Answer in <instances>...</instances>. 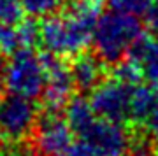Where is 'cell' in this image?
Returning <instances> with one entry per match:
<instances>
[{"instance_id":"obj_1","label":"cell","mask_w":158,"mask_h":156,"mask_svg":"<svg viewBox=\"0 0 158 156\" xmlns=\"http://www.w3.org/2000/svg\"><path fill=\"white\" fill-rule=\"evenodd\" d=\"M142 35V23L139 16L128 12L111 11L102 14L93 28L91 44L95 55L106 65H114L123 60L132 46Z\"/></svg>"},{"instance_id":"obj_2","label":"cell","mask_w":158,"mask_h":156,"mask_svg":"<svg viewBox=\"0 0 158 156\" xmlns=\"http://www.w3.org/2000/svg\"><path fill=\"white\" fill-rule=\"evenodd\" d=\"M93 28L86 21L72 16L65 9L42 18L39 23V44L53 56L72 60L91 44Z\"/></svg>"},{"instance_id":"obj_3","label":"cell","mask_w":158,"mask_h":156,"mask_svg":"<svg viewBox=\"0 0 158 156\" xmlns=\"http://www.w3.org/2000/svg\"><path fill=\"white\" fill-rule=\"evenodd\" d=\"M46 63L42 53L35 49H19L6 60L2 68V86L7 93L37 100L46 88Z\"/></svg>"},{"instance_id":"obj_4","label":"cell","mask_w":158,"mask_h":156,"mask_svg":"<svg viewBox=\"0 0 158 156\" xmlns=\"http://www.w3.org/2000/svg\"><path fill=\"white\" fill-rule=\"evenodd\" d=\"M137 83H127L116 77L114 74L106 76L95 88L90 91V104L97 116L119 123L130 125L132 116V93Z\"/></svg>"},{"instance_id":"obj_5","label":"cell","mask_w":158,"mask_h":156,"mask_svg":"<svg viewBox=\"0 0 158 156\" xmlns=\"http://www.w3.org/2000/svg\"><path fill=\"white\" fill-rule=\"evenodd\" d=\"M39 107L32 98L14 93L0 95V135L11 144H21L34 132Z\"/></svg>"},{"instance_id":"obj_6","label":"cell","mask_w":158,"mask_h":156,"mask_svg":"<svg viewBox=\"0 0 158 156\" xmlns=\"http://www.w3.org/2000/svg\"><path fill=\"white\" fill-rule=\"evenodd\" d=\"M30 139L37 156H65L74 144V132L60 111L44 109V114L37 117Z\"/></svg>"},{"instance_id":"obj_7","label":"cell","mask_w":158,"mask_h":156,"mask_svg":"<svg viewBox=\"0 0 158 156\" xmlns=\"http://www.w3.org/2000/svg\"><path fill=\"white\" fill-rule=\"evenodd\" d=\"M46 63V88L42 93V104L48 111H62L67 105V102L74 96L76 84L70 72V63L67 60L53 56L49 53H42Z\"/></svg>"},{"instance_id":"obj_8","label":"cell","mask_w":158,"mask_h":156,"mask_svg":"<svg viewBox=\"0 0 158 156\" xmlns=\"http://www.w3.org/2000/svg\"><path fill=\"white\" fill-rule=\"evenodd\" d=\"M127 56L139 67L142 79L158 88V39L142 34Z\"/></svg>"},{"instance_id":"obj_9","label":"cell","mask_w":158,"mask_h":156,"mask_svg":"<svg viewBox=\"0 0 158 156\" xmlns=\"http://www.w3.org/2000/svg\"><path fill=\"white\" fill-rule=\"evenodd\" d=\"M70 72H72L76 89L91 91L102 79L106 77V63L97 55H90V53L85 51V53L72 58Z\"/></svg>"},{"instance_id":"obj_10","label":"cell","mask_w":158,"mask_h":156,"mask_svg":"<svg viewBox=\"0 0 158 156\" xmlns=\"http://www.w3.org/2000/svg\"><path fill=\"white\" fill-rule=\"evenodd\" d=\"M65 111V119H67L69 126L72 128L74 135H81L85 132V128L97 117L93 107H91L90 100L85 96H76L74 95L70 100L67 102V105L63 107Z\"/></svg>"},{"instance_id":"obj_11","label":"cell","mask_w":158,"mask_h":156,"mask_svg":"<svg viewBox=\"0 0 158 156\" xmlns=\"http://www.w3.org/2000/svg\"><path fill=\"white\" fill-rule=\"evenodd\" d=\"M23 11L32 18H46L62 11L67 0H19Z\"/></svg>"},{"instance_id":"obj_12","label":"cell","mask_w":158,"mask_h":156,"mask_svg":"<svg viewBox=\"0 0 158 156\" xmlns=\"http://www.w3.org/2000/svg\"><path fill=\"white\" fill-rule=\"evenodd\" d=\"M19 49H21V42H19L16 25L0 23V55L11 56Z\"/></svg>"},{"instance_id":"obj_13","label":"cell","mask_w":158,"mask_h":156,"mask_svg":"<svg viewBox=\"0 0 158 156\" xmlns=\"http://www.w3.org/2000/svg\"><path fill=\"white\" fill-rule=\"evenodd\" d=\"M153 0H106V6H109L113 11L128 12L134 16H142L151 6Z\"/></svg>"},{"instance_id":"obj_14","label":"cell","mask_w":158,"mask_h":156,"mask_svg":"<svg viewBox=\"0 0 158 156\" xmlns=\"http://www.w3.org/2000/svg\"><path fill=\"white\" fill-rule=\"evenodd\" d=\"M23 11L19 0H0V23L18 25L23 19Z\"/></svg>"},{"instance_id":"obj_15","label":"cell","mask_w":158,"mask_h":156,"mask_svg":"<svg viewBox=\"0 0 158 156\" xmlns=\"http://www.w3.org/2000/svg\"><path fill=\"white\" fill-rule=\"evenodd\" d=\"M65 156H109V154L102 153L100 149H97L95 146H91L90 142L79 139L77 142H74L70 146V149L67 151ZM123 156H130V154H123Z\"/></svg>"},{"instance_id":"obj_16","label":"cell","mask_w":158,"mask_h":156,"mask_svg":"<svg viewBox=\"0 0 158 156\" xmlns=\"http://www.w3.org/2000/svg\"><path fill=\"white\" fill-rule=\"evenodd\" d=\"M142 128L155 142H158V89H156V96H155L151 111H149L148 117L142 123Z\"/></svg>"},{"instance_id":"obj_17","label":"cell","mask_w":158,"mask_h":156,"mask_svg":"<svg viewBox=\"0 0 158 156\" xmlns=\"http://www.w3.org/2000/svg\"><path fill=\"white\" fill-rule=\"evenodd\" d=\"M144 16H146V28L149 35L158 39V0H153Z\"/></svg>"},{"instance_id":"obj_18","label":"cell","mask_w":158,"mask_h":156,"mask_svg":"<svg viewBox=\"0 0 158 156\" xmlns=\"http://www.w3.org/2000/svg\"><path fill=\"white\" fill-rule=\"evenodd\" d=\"M18 156H37L35 151L30 147V149H23V151H18Z\"/></svg>"},{"instance_id":"obj_19","label":"cell","mask_w":158,"mask_h":156,"mask_svg":"<svg viewBox=\"0 0 158 156\" xmlns=\"http://www.w3.org/2000/svg\"><path fill=\"white\" fill-rule=\"evenodd\" d=\"M153 156H158V146L155 147V154H153Z\"/></svg>"},{"instance_id":"obj_20","label":"cell","mask_w":158,"mask_h":156,"mask_svg":"<svg viewBox=\"0 0 158 156\" xmlns=\"http://www.w3.org/2000/svg\"><path fill=\"white\" fill-rule=\"evenodd\" d=\"M0 153H2V135H0Z\"/></svg>"}]
</instances>
